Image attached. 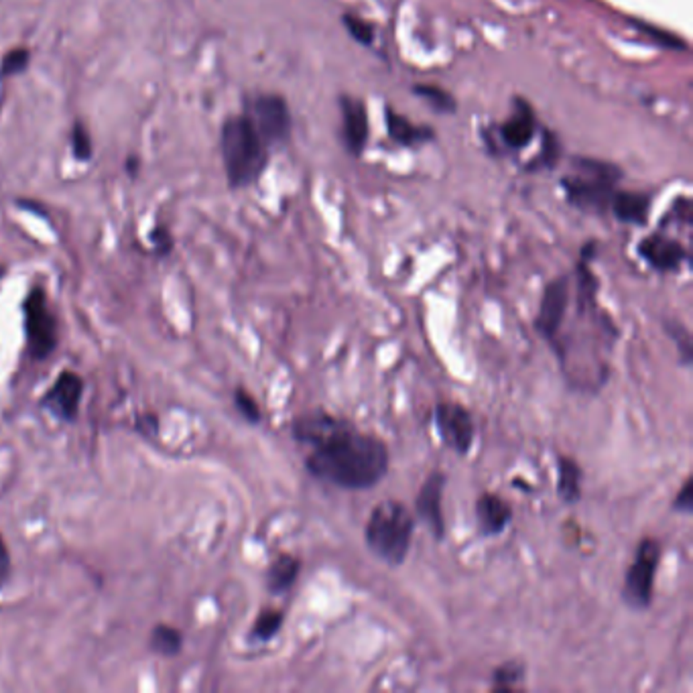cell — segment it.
<instances>
[{
    "label": "cell",
    "mask_w": 693,
    "mask_h": 693,
    "mask_svg": "<svg viewBox=\"0 0 693 693\" xmlns=\"http://www.w3.org/2000/svg\"><path fill=\"white\" fill-rule=\"evenodd\" d=\"M220 151L233 190L254 185L269 163V144L246 114L226 118L220 131Z\"/></svg>",
    "instance_id": "obj_2"
},
{
    "label": "cell",
    "mask_w": 693,
    "mask_h": 693,
    "mask_svg": "<svg viewBox=\"0 0 693 693\" xmlns=\"http://www.w3.org/2000/svg\"><path fill=\"white\" fill-rule=\"evenodd\" d=\"M448 486V474L443 470H431L415 496V519L430 530L435 541H443L448 535L446 517H443V492Z\"/></svg>",
    "instance_id": "obj_10"
},
{
    "label": "cell",
    "mask_w": 693,
    "mask_h": 693,
    "mask_svg": "<svg viewBox=\"0 0 693 693\" xmlns=\"http://www.w3.org/2000/svg\"><path fill=\"white\" fill-rule=\"evenodd\" d=\"M244 114L269 144H281L291 134V113L287 102L277 94H256L244 104Z\"/></svg>",
    "instance_id": "obj_8"
},
{
    "label": "cell",
    "mask_w": 693,
    "mask_h": 693,
    "mask_svg": "<svg viewBox=\"0 0 693 693\" xmlns=\"http://www.w3.org/2000/svg\"><path fill=\"white\" fill-rule=\"evenodd\" d=\"M515 113L500 126V139L509 149H525L535 134V116L525 100L517 98L512 102Z\"/></svg>",
    "instance_id": "obj_16"
},
{
    "label": "cell",
    "mask_w": 693,
    "mask_h": 693,
    "mask_svg": "<svg viewBox=\"0 0 693 693\" xmlns=\"http://www.w3.org/2000/svg\"><path fill=\"white\" fill-rule=\"evenodd\" d=\"M25 336L33 361H47L55 352L59 332L55 313L51 312L47 293L41 287H33L23 302Z\"/></svg>",
    "instance_id": "obj_6"
},
{
    "label": "cell",
    "mask_w": 693,
    "mask_h": 693,
    "mask_svg": "<svg viewBox=\"0 0 693 693\" xmlns=\"http://www.w3.org/2000/svg\"><path fill=\"white\" fill-rule=\"evenodd\" d=\"M527 675V665L520 663L519 658H509L507 663L496 667L490 678L492 691H515L523 688Z\"/></svg>",
    "instance_id": "obj_21"
},
{
    "label": "cell",
    "mask_w": 693,
    "mask_h": 693,
    "mask_svg": "<svg viewBox=\"0 0 693 693\" xmlns=\"http://www.w3.org/2000/svg\"><path fill=\"white\" fill-rule=\"evenodd\" d=\"M70 143H72V153L78 161H90L92 153H94V143H92V134L82 121H75L70 133Z\"/></svg>",
    "instance_id": "obj_28"
},
{
    "label": "cell",
    "mask_w": 693,
    "mask_h": 693,
    "mask_svg": "<svg viewBox=\"0 0 693 693\" xmlns=\"http://www.w3.org/2000/svg\"><path fill=\"white\" fill-rule=\"evenodd\" d=\"M571 303V277L559 275L545 285L541 302H539V312L535 315V332L545 342L553 346L555 340L559 338L563 322L569 312Z\"/></svg>",
    "instance_id": "obj_9"
},
{
    "label": "cell",
    "mask_w": 693,
    "mask_h": 693,
    "mask_svg": "<svg viewBox=\"0 0 693 693\" xmlns=\"http://www.w3.org/2000/svg\"><path fill=\"white\" fill-rule=\"evenodd\" d=\"M342 136L350 155H361L368 141V114L358 98L342 96Z\"/></svg>",
    "instance_id": "obj_15"
},
{
    "label": "cell",
    "mask_w": 693,
    "mask_h": 693,
    "mask_svg": "<svg viewBox=\"0 0 693 693\" xmlns=\"http://www.w3.org/2000/svg\"><path fill=\"white\" fill-rule=\"evenodd\" d=\"M136 431L143 433L144 438H155L159 433V419L153 413H144L136 417Z\"/></svg>",
    "instance_id": "obj_33"
},
{
    "label": "cell",
    "mask_w": 693,
    "mask_h": 693,
    "mask_svg": "<svg viewBox=\"0 0 693 693\" xmlns=\"http://www.w3.org/2000/svg\"><path fill=\"white\" fill-rule=\"evenodd\" d=\"M663 558V545L657 537L647 535L639 541L635 559L624 571L622 602L632 610H647L653 604L655 578Z\"/></svg>",
    "instance_id": "obj_5"
},
{
    "label": "cell",
    "mask_w": 693,
    "mask_h": 693,
    "mask_svg": "<svg viewBox=\"0 0 693 693\" xmlns=\"http://www.w3.org/2000/svg\"><path fill=\"white\" fill-rule=\"evenodd\" d=\"M671 509L675 512H679V515H691L693 512V478L691 476H688L686 480H683L679 492L675 494Z\"/></svg>",
    "instance_id": "obj_31"
},
{
    "label": "cell",
    "mask_w": 693,
    "mask_h": 693,
    "mask_svg": "<svg viewBox=\"0 0 693 693\" xmlns=\"http://www.w3.org/2000/svg\"><path fill=\"white\" fill-rule=\"evenodd\" d=\"M346 423H350V419L333 415L326 409L305 411V413L295 415L293 421H291V438L302 446L313 448Z\"/></svg>",
    "instance_id": "obj_13"
},
{
    "label": "cell",
    "mask_w": 693,
    "mask_h": 693,
    "mask_svg": "<svg viewBox=\"0 0 693 693\" xmlns=\"http://www.w3.org/2000/svg\"><path fill=\"white\" fill-rule=\"evenodd\" d=\"M431 419L443 446L460 458L470 456L476 443V421L472 411L456 401H440L433 407Z\"/></svg>",
    "instance_id": "obj_7"
},
{
    "label": "cell",
    "mask_w": 693,
    "mask_h": 693,
    "mask_svg": "<svg viewBox=\"0 0 693 693\" xmlns=\"http://www.w3.org/2000/svg\"><path fill=\"white\" fill-rule=\"evenodd\" d=\"M512 504L499 492H482L476 499V527L484 539L502 535L512 520Z\"/></svg>",
    "instance_id": "obj_14"
},
{
    "label": "cell",
    "mask_w": 693,
    "mask_h": 693,
    "mask_svg": "<svg viewBox=\"0 0 693 693\" xmlns=\"http://www.w3.org/2000/svg\"><path fill=\"white\" fill-rule=\"evenodd\" d=\"M559 157V144L558 141L553 139L551 133L545 134V141H543V149H541V157H539V161H541L543 167H553L555 161H558Z\"/></svg>",
    "instance_id": "obj_32"
},
{
    "label": "cell",
    "mask_w": 693,
    "mask_h": 693,
    "mask_svg": "<svg viewBox=\"0 0 693 693\" xmlns=\"http://www.w3.org/2000/svg\"><path fill=\"white\" fill-rule=\"evenodd\" d=\"M31 64V51L27 47H13L0 59V82L23 74Z\"/></svg>",
    "instance_id": "obj_26"
},
{
    "label": "cell",
    "mask_w": 693,
    "mask_h": 693,
    "mask_svg": "<svg viewBox=\"0 0 693 693\" xmlns=\"http://www.w3.org/2000/svg\"><path fill=\"white\" fill-rule=\"evenodd\" d=\"M149 647L161 657H177L183 648V635L169 624H157L149 637Z\"/></svg>",
    "instance_id": "obj_23"
},
{
    "label": "cell",
    "mask_w": 693,
    "mask_h": 693,
    "mask_svg": "<svg viewBox=\"0 0 693 693\" xmlns=\"http://www.w3.org/2000/svg\"><path fill=\"white\" fill-rule=\"evenodd\" d=\"M344 27L350 33V37L362 43V45H371L374 41V27L371 23L362 21L358 15H344Z\"/></svg>",
    "instance_id": "obj_30"
},
{
    "label": "cell",
    "mask_w": 693,
    "mask_h": 693,
    "mask_svg": "<svg viewBox=\"0 0 693 693\" xmlns=\"http://www.w3.org/2000/svg\"><path fill=\"white\" fill-rule=\"evenodd\" d=\"M632 25H635V27L643 33V35H647L648 39L655 41L657 45H661L665 49H673V51H686L688 49L686 41L679 39L678 35H673V33H669V31H661V29L653 27V25L640 23V21H632Z\"/></svg>",
    "instance_id": "obj_29"
},
{
    "label": "cell",
    "mask_w": 693,
    "mask_h": 693,
    "mask_svg": "<svg viewBox=\"0 0 693 693\" xmlns=\"http://www.w3.org/2000/svg\"><path fill=\"white\" fill-rule=\"evenodd\" d=\"M303 563L293 553H279L267 569V589L272 596H281L295 586Z\"/></svg>",
    "instance_id": "obj_18"
},
{
    "label": "cell",
    "mask_w": 693,
    "mask_h": 693,
    "mask_svg": "<svg viewBox=\"0 0 693 693\" xmlns=\"http://www.w3.org/2000/svg\"><path fill=\"white\" fill-rule=\"evenodd\" d=\"M637 252L648 267L658 272H679L688 262V248L665 234H651L639 243Z\"/></svg>",
    "instance_id": "obj_12"
},
{
    "label": "cell",
    "mask_w": 693,
    "mask_h": 693,
    "mask_svg": "<svg viewBox=\"0 0 693 693\" xmlns=\"http://www.w3.org/2000/svg\"><path fill=\"white\" fill-rule=\"evenodd\" d=\"M581 482L584 470L581 464L566 453H558V496L563 504H576L581 500Z\"/></svg>",
    "instance_id": "obj_19"
},
{
    "label": "cell",
    "mask_w": 693,
    "mask_h": 693,
    "mask_svg": "<svg viewBox=\"0 0 693 693\" xmlns=\"http://www.w3.org/2000/svg\"><path fill=\"white\" fill-rule=\"evenodd\" d=\"M415 535V515L407 504L387 499L376 504L364 523L366 549L389 568L407 561Z\"/></svg>",
    "instance_id": "obj_3"
},
{
    "label": "cell",
    "mask_w": 693,
    "mask_h": 693,
    "mask_svg": "<svg viewBox=\"0 0 693 693\" xmlns=\"http://www.w3.org/2000/svg\"><path fill=\"white\" fill-rule=\"evenodd\" d=\"M610 212L616 220L632 226H645L651 212V195L640 192H619L616 190L610 202Z\"/></svg>",
    "instance_id": "obj_17"
},
{
    "label": "cell",
    "mask_w": 693,
    "mask_h": 693,
    "mask_svg": "<svg viewBox=\"0 0 693 693\" xmlns=\"http://www.w3.org/2000/svg\"><path fill=\"white\" fill-rule=\"evenodd\" d=\"M391 451L379 435L361 431L350 421L305 456L307 474L340 490L376 489L389 474Z\"/></svg>",
    "instance_id": "obj_1"
},
{
    "label": "cell",
    "mask_w": 693,
    "mask_h": 693,
    "mask_svg": "<svg viewBox=\"0 0 693 693\" xmlns=\"http://www.w3.org/2000/svg\"><path fill=\"white\" fill-rule=\"evenodd\" d=\"M285 622V612L279 609H264L261 614L256 616V620L251 629V635H248V640L251 643H269V640L275 639L281 629H283Z\"/></svg>",
    "instance_id": "obj_22"
},
{
    "label": "cell",
    "mask_w": 693,
    "mask_h": 693,
    "mask_svg": "<svg viewBox=\"0 0 693 693\" xmlns=\"http://www.w3.org/2000/svg\"><path fill=\"white\" fill-rule=\"evenodd\" d=\"M84 395V381L78 372L64 371L57 376L51 389L41 401V407L47 409L59 421H74L78 417L80 401Z\"/></svg>",
    "instance_id": "obj_11"
},
{
    "label": "cell",
    "mask_w": 693,
    "mask_h": 693,
    "mask_svg": "<svg viewBox=\"0 0 693 693\" xmlns=\"http://www.w3.org/2000/svg\"><path fill=\"white\" fill-rule=\"evenodd\" d=\"M576 175L561 182L568 200L579 210L604 213L610 210L616 182L620 179V169L596 159H576Z\"/></svg>",
    "instance_id": "obj_4"
},
{
    "label": "cell",
    "mask_w": 693,
    "mask_h": 693,
    "mask_svg": "<svg viewBox=\"0 0 693 693\" xmlns=\"http://www.w3.org/2000/svg\"><path fill=\"white\" fill-rule=\"evenodd\" d=\"M153 244H155L157 246V251L161 252V254H167L169 251H171V238H169V233H167V230H163V228H159V230H155V233H153Z\"/></svg>",
    "instance_id": "obj_35"
},
{
    "label": "cell",
    "mask_w": 693,
    "mask_h": 693,
    "mask_svg": "<svg viewBox=\"0 0 693 693\" xmlns=\"http://www.w3.org/2000/svg\"><path fill=\"white\" fill-rule=\"evenodd\" d=\"M413 92L419 98H423L433 110H438V113H453V110H456V100H453L450 92L440 88V85L417 84Z\"/></svg>",
    "instance_id": "obj_25"
},
{
    "label": "cell",
    "mask_w": 693,
    "mask_h": 693,
    "mask_svg": "<svg viewBox=\"0 0 693 693\" xmlns=\"http://www.w3.org/2000/svg\"><path fill=\"white\" fill-rule=\"evenodd\" d=\"M387 131L391 139L403 144V147H417V144H423L433 139L431 128L413 124L409 118L395 113L392 108H387Z\"/></svg>",
    "instance_id": "obj_20"
},
{
    "label": "cell",
    "mask_w": 693,
    "mask_h": 693,
    "mask_svg": "<svg viewBox=\"0 0 693 693\" xmlns=\"http://www.w3.org/2000/svg\"><path fill=\"white\" fill-rule=\"evenodd\" d=\"M8 573H11V553H8L5 539L0 537V588L6 584Z\"/></svg>",
    "instance_id": "obj_34"
},
{
    "label": "cell",
    "mask_w": 693,
    "mask_h": 693,
    "mask_svg": "<svg viewBox=\"0 0 693 693\" xmlns=\"http://www.w3.org/2000/svg\"><path fill=\"white\" fill-rule=\"evenodd\" d=\"M663 330L667 333V338H669L675 344V348H678L681 364L689 368L693 364V344H691L689 328L681 320L667 318V320H663Z\"/></svg>",
    "instance_id": "obj_24"
},
{
    "label": "cell",
    "mask_w": 693,
    "mask_h": 693,
    "mask_svg": "<svg viewBox=\"0 0 693 693\" xmlns=\"http://www.w3.org/2000/svg\"><path fill=\"white\" fill-rule=\"evenodd\" d=\"M234 407L238 413L243 415L246 423L259 425L262 421V411H261L259 401H256L244 387L234 389Z\"/></svg>",
    "instance_id": "obj_27"
}]
</instances>
